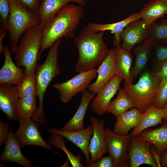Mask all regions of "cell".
<instances>
[{
  "instance_id": "6da1fadb",
  "label": "cell",
  "mask_w": 167,
  "mask_h": 167,
  "mask_svg": "<svg viewBox=\"0 0 167 167\" xmlns=\"http://www.w3.org/2000/svg\"><path fill=\"white\" fill-rule=\"evenodd\" d=\"M83 6L79 4H67L50 20L42 30L39 58L43 51L50 48L58 39L74 37L75 31L84 16Z\"/></svg>"
},
{
  "instance_id": "7a4b0ae2",
  "label": "cell",
  "mask_w": 167,
  "mask_h": 167,
  "mask_svg": "<svg viewBox=\"0 0 167 167\" xmlns=\"http://www.w3.org/2000/svg\"><path fill=\"white\" fill-rule=\"evenodd\" d=\"M103 32H92L85 26L79 35L74 38L79 54L75 68L76 73L95 68L108 55L110 50L104 41Z\"/></svg>"
},
{
  "instance_id": "3957f363",
  "label": "cell",
  "mask_w": 167,
  "mask_h": 167,
  "mask_svg": "<svg viewBox=\"0 0 167 167\" xmlns=\"http://www.w3.org/2000/svg\"><path fill=\"white\" fill-rule=\"evenodd\" d=\"M62 39L57 41L49 48L46 59L43 63L37 65L36 69V95L38 99V107L32 119L39 126L46 124L43 101L45 94L49 84L60 73L58 65V47Z\"/></svg>"
},
{
  "instance_id": "277c9868",
  "label": "cell",
  "mask_w": 167,
  "mask_h": 167,
  "mask_svg": "<svg viewBox=\"0 0 167 167\" xmlns=\"http://www.w3.org/2000/svg\"><path fill=\"white\" fill-rule=\"evenodd\" d=\"M10 13L8 28L11 52L14 54L22 35L31 28L39 25L37 12L20 4L16 0H9Z\"/></svg>"
},
{
  "instance_id": "5b68a950",
  "label": "cell",
  "mask_w": 167,
  "mask_h": 167,
  "mask_svg": "<svg viewBox=\"0 0 167 167\" xmlns=\"http://www.w3.org/2000/svg\"><path fill=\"white\" fill-rule=\"evenodd\" d=\"M161 81L156 72L145 71L136 84L125 82L123 89L135 107L143 113L154 104Z\"/></svg>"
},
{
  "instance_id": "8992f818",
  "label": "cell",
  "mask_w": 167,
  "mask_h": 167,
  "mask_svg": "<svg viewBox=\"0 0 167 167\" xmlns=\"http://www.w3.org/2000/svg\"><path fill=\"white\" fill-rule=\"evenodd\" d=\"M42 29L39 25L32 27L21 36L14 54L15 64L25 68L27 75L36 71L39 59Z\"/></svg>"
},
{
  "instance_id": "52a82bcc",
  "label": "cell",
  "mask_w": 167,
  "mask_h": 167,
  "mask_svg": "<svg viewBox=\"0 0 167 167\" xmlns=\"http://www.w3.org/2000/svg\"><path fill=\"white\" fill-rule=\"evenodd\" d=\"M105 132L109 155L112 159L115 167L130 166L128 151L131 136L130 135H119L108 128L105 129Z\"/></svg>"
},
{
  "instance_id": "ba28073f",
  "label": "cell",
  "mask_w": 167,
  "mask_h": 167,
  "mask_svg": "<svg viewBox=\"0 0 167 167\" xmlns=\"http://www.w3.org/2000/svg\"><path fill=\"white\" fill-rule=\"evenodd\" d=\"M78 73L66 82L53 84L59 92V99L62 102L68 103L76 94L85 90L97 75L95 68Z\"/></svg>"
},
{
  "instance_id": "9c48e42d",
  "label": "cell",
  "mask_w": 167,
  "mask_h": 167,
  "mask_svg": "<svg viewBox=\"0 0 167 167\" xmlns=\"http://www.w3.org/2000/svg\"><path fill=\"white\" fill-rule=\"evenodd\" d=\"M19 120V127L14 135L21 148L27 145H35L62 156L53 149L50 144L44 140L39 130L38 125L32 118Z\"/></svg>"
},
{
  "instance_id": "30bf717a",
  "label": "cell",
  "mask_w": 167,
  "mask_h": 167,
  "mask_svg": "<svg viewBox=\"0 0 167 167\" xmlns=\"http://www.w3.org/2000/svg\"><path fill=\"white\" fill-rule=\"evenodd\" d=\"M93 130L91 124L87 128L80 130L68 131L52 127L48 130V132L51 134L65 138L77 146L85 156V160L83 161V163L87 165L91 161L89 146Z\"/></svg>"
},
{
  "instance_id": "8fae6325",
  "label": "cell",
  "mask_w": 167,
  "mask_h": 167,
  "mask_svg": "<svg viewBox=\"0 0 167 167\" xmlns=\"http://www.w3.org/2000/svg\"><path fill=\"white\" fill-rule=\"evenodd\" d=\"M152 144L145 141L139 135L131 136L128 155L131 167H138L147 164L152 167H158L150 151Z\"/></svg>"
},
{
  "instance_id": "7c38bea8",
  "label": "cell",
  "mask_w": 167,
  "mask_h": 167,
  "mask_svg": "<svg viewBox=\"0 0 167 167\" xmlns=\"http://www.w3.org/2000/svg\"><path fill=\"white\" fill-rule=\"evenodd\" d=\"M122 79L116 75L113 77L94 97L91 103L92 110L97 114L103 115L107 112L112 98L120 89Z\"/></svg>"
},
{
  "instance_id": "4fadbf2b",
  "label": "cell",
  "mask_w": 167,
  "mask_h": 167,
  "mask_svg": "<svg viewBox=\"0 0 167 167\" xmlns=\"http://www.w3.org/2000/svg\"><path fill=\"white\" fill-rule=\"evenodd\" d=\"M148 27L142 19L130 23L120 35V39L123 41L122 48L130 52L135 45L141 44L148 39Z\"/></svg>"
},
{
  "instance_id": "5bb4252c",
  "label": "cell",
  "mask_w": 167,
  "mask_h": 167,
  "mask_svg": "<svg viewBox=\"0 0 167 167\" xmlns=\"http://www.w3.org/2000/svg\"><path fill=\"white\" fill-rule=\"evenodd\" d=\"M90 120L93 128L89 146L91 158L90 163H92L101 158L108 152V150L105 135V120H98L94 117H91Z\"/></svg>"
},
{
  "instance_id": "9a60e30c",
  "label": "cell",
  "mask_w": 167,
  "mask_h": 167,
  "mask_svg": "<svg viewBox=\"0 0 167 167\" xmlns=\"http://www.w3.org/2000/svg\"><path fill=\"white\" fill-rule=\"evenodd\" d=\"M115 49L110 50L107 57L96 70L97 78L96 81L91 84L88 88L94 94L98 93L114 76L116 75L115 66Z\"/></svg>"
},
{
  "instance_id": "2e32d148",
  "label": "cell",
  "mask_w": 167,
  "mask_h": 167,
  "mask_svg": "<svg viewBox=\"0 0 167 167\" xmlns=\"http://www.w3.org/2000/svg\"><path fill=\"white\" fill-rule=\"evenodd\" d=\"M11 54L8 45L5 46L3 53L4 62L0 70V84L17 85L25 77L22 68L14 62Z\"/></svg>"
},
{
  "instance_id": "e0dca14e",
  "label": "cell",
  "mask_w": 167,
  "mask_h": 167,
  "mask_svg": "<svg viewBox=\"0 0 167 167\" xmlns=\"http://www.w3.org/2000/svg\"><path fill=\"white\" fill-rule=\"evenodd\" d=\"M0 109L9 120H18L16 108L19 99L17 85L0 84Z\"/></svg>"
},
{
  "instance_id": "ac0fdd59",
  "label": "cell",
  "mask_w": 167,
  "mask_h": 167,
  "mask_svg": "<svg viewBox=\"0 0 167 167\" xmlns=\"http://www.w3.org/2000/svg\"><path fill=\"white\" fill-rule=\"evenodd\" d=\"M71 2L83 6L86 4L85 0H41L37 11L40 19L39 25L43 30L58 11L65 5Z\"/></svg>"
},
{
  "instance_id": "d6986e66",
  "label": "cell",
  "mask_w": 167,
  "mask_h": 167,
  "mask_svg": "<svg viewBox=\"0 0 167 167\" xmlns=\"http://www.w3.org/2000/svg\"><path fill=\"white\" fill-rule=\"evenodd\" d=\"M5 144L4 150L0 156V161L12 162L25 167L33 166L32 162L23 154L21 148L11 129Z\"/></svg>"
},
{
  "instance_id": "ffe728a7",
  "label": "cell",
  "mask_w": 167,
  "mask_h": 167,
  "mask_svg": "<svg viewBox=\"0 0 167 167\" xmlns=\"http://www.w3.org/2000/svg\"><path fill=\"white\" fill-rule=\"evenodd\" d=\"M141 19L139 12L132 14L127 18L122 21L109 24H101L91 23L86 26L89 30L94 32L110 31L114 35L113 45L116 47L120 45V35L123 30L130 23Z\"/></svg>"
},
{
  "instance_id": "44dd1931",
  "label": "cell",
  "mask_w": 167,
  "mask_h": 167,
  "mask_svg": "<svg viewBox=\"0 0 167 167\" xmlns=\"http://www.w3.org/2000/svg\"><path fill=\"white\" fill-rule=\"evenodd\" d=\"M143 113L135 107L129 110L116 117V121L113 126V131L122 135H127L129 131L135 128L139 124Z\"/></svg>"
},
{
  "instance_id": "7402d4cb",
  "label": "cell",
  "mask_w": 167,
  "mask_h": 167,
  "mask_svg": "<svg viewBox=\"0 0 167 167\" xmlns=\"http://www.w3.org/2000/svg\"><path fill=\"white\" fill-rule=\"evenodd\" d=\"M93 92L85 90L81 92L80 102L76 113L62 129L71 131L84 128V119L85 115L91 101L94 97Z\"/></svg>"
},
{
  "instance_id": "603a6c76",
  "label": "cell",
  "mask_w": 167,
  "mask_h": 167,
  "mask_svg": "<svg viewBox=\"0 0 167 167\" xmlns=\"http://www.w3.org/2000/svg\"><path fill=\"white\" fill-rule=\"evenodd\" d=\"M115 66L116 74L125 82L132 84L131 77L133 58L130 52L123 49L120 45L115 48Z\"/></svg>"
},
{
  "instance_id": "cb8c5ba5",
  "label": "cell",
  "mask_w": 167,
  "mask_h": 167,
  "mask_svg": "<svg viewBox=\"0 0 167 167\" xmlns=\"http://www.w3.org/2000/svg\"><path fill=\"white\" fill-rule=\"evenodd\" d=\"M164 109L156 107L154 104L149 107L143 113L140 121L138 125L131 132V136L139 135L147 128L163 124Z\"/></svg>"
},
{
  "instance_id": "d4e9b609",
  "label": "cell",
  "mask_w": 167,
  "mask_h": 167,
  "mask_svg": "<svg viewBox=\"0 0 167 167\" xmlns=\"http://www.w3.org/2000/svg\"><path fill=\"white\" fill-rule=\"evenodd\" d=\"M142 140L149 143L155 147L158 154L167 149V123L154 130H144L139 135Z\"/></svg>"
},
{
  "instance_id": "484cf974",
  "label": "cell",
  "mask_w": 167,
  "mask_h": 167,
  "mask_svg": "<svg viewBox=\"0 0 167 167\" xmlns=\"http://www.w3.org/2000/svg\"><path fill=\"white\" fill-rule=\"evenodd\" d=\"M139 13L141 19L149 26L167 13V1L151 0L144 5Z\"/></svg>"
},
{
  "instance_id": "4316f807",
  "label": "cell",
  "mask_w": 167,
  "mask_h": 167,
  "mask_svg": "<svg viewBox=\"0 0 167 167\" xmlns=\"http://www.w3.org/2000/svg\"><path fill=\"white\" fill-rule=\"evenodd\" d=\"M153 44L150 39H147L141 45L135 48V62L131 70L132 80L137 78L146 67L151 55Z\"/></svg>"
},
{
  "instance_id": "83f0119b",
  "label": "cell",
  "mask_w": 167,
  "mask_h": 167,
  "mask_svg": "<svg viewBox=\"0 0 167 167\" xmlns=\"http://www.w3.org/2000/svg\"><path fill=\"white\" fill-rule=\"evenodd\" d=\"M135 107V103L128 96L124 90L120 89L116 98L110 103L107 112L116 117Z\"/></svg>"
},
{
  "instance_id": "f1b7e54d",
  "label": "cell",
  "mask_w": 167,
  "mask_h": 167,
  "mask_svg": "<svg viewBox=\"0 0 167 167\" xmlns=\"http://www.w3.org/2000/svg\"><path fill=\"white\" fill-rule=\"evenodd\" d=\"M36 96V95H34L19 98L16 108L18 119H27L32 118L38 109Z\"/></svg>"
},
{
  "instance_id": "f546056e",
  "label": "cell",
  "mask_w": 167,
  "mask_h": 167,
  "mask_svg": "<svg viewBox=\"0 0 167 167\" xmlns=\"http://www.w3.org/2000/svg\"><path fill=\"white\" fill-rule=\"evenodd\" d=\"M49 140V143L52 146L60 149L65 153L72 167H84L82 164L84 161L81 156L79 154L77 156H75L70 151L66 145L62 137L51 134Z\"/></svg>"
},
{
  "instance_id": "4dcf8cb0",
  "label": "cell",
  "mask_w": 167,
  "mask_h": 167,
  "mask_svg": "<svg viewBox=\"0 0 167 167\" xmlns=\"http://www.w3.org/2000/svg\"><path fill=\"white\" fill-rule=\"evenodd\" d=\"M17 87L19 98L36 95V71H32L25 75L24 79L17 85Z\"/></svg>"
},
{
  "instance_id": "1f68e13d",
  "label": "cell",
  "mask_w": 167,
  "mask_h": 167,
  "mask_svg": "<svg viewBox=\"0 0 167 167\" xmlns=\"http://www.w3.org/2000/svg\"><path fill=\"white\" fill-rule=\"evenodd\" d=\"M148 39L153 43L167 42V21L162 19L161 22H154L149 26Z\"/></svg>"
},
{
  "instance_id": "d6a6232c",
  "label": "cell",
  "mask_w": 167,
  "mask_h": 167,
  "mask_svg": "<svg viewBox=\"0 0 167 167\" xmlns=\"http://www.w3.org/2000/svg\"><path fill=\"white\" fill-rule=\"evenodd\" d=\"M10 8L9 0H0V29L7 31Z\"/></svg>"
},
{
  "instance_id": "836d02e7",
  "label": "cell",
  "mask_w": 167,
  "mask_h": 167,
  "mask_svg": "<svg viewBox=\"0 0 167 167\" xmlns=\"http://www.w3.org/2000/svg\"><path fill=\"white\" fill-rule=\"evenodd\" d=\"M167 104V79L161 81L154 105L163 109Z\"/></svg>"
},
{
  "instance_id": "e575fe53",
  "label": "cell",
  "mask_w": 167,
  "mask_h": 167,
  "mask_svg": "<svg viewBox=\"0 0 167 167\" xmlns=\"http://www.w3.org/2000/svg\"><path fill=\"white\" fill-rule=\"evenodd\" d=\"M155 47V58L160 63L167 61V45H157L153 43Z\"/></svg>"
},
{
  "instance_id": "d590c367",
  "label": "cell",
  "mask_w": 167,
  "mask_h": 167,
  "mask_svg": "<svg viewBox=\"0 0 167 167\" xmlns=\"http://www.w3.org/2000/svg\"><path fill=\"white\" fill-rule=\"evenodd\" d=\"M88 167H115L114 163L109 155L106 157H102L94 162L87 165Z\"/></svg>"
},
{
  "instance_id": "8d00e7d4",
  "label": "cell",
  "mask_w": 167,
  "mask_h": 167,
  "mask_svg": "<svg viewBox=\"0 0 167 167\" xmlns=\"http://www.w3.org/2000/svg\"><path fill=\"white\" fill-rule=\"evenodd\" d=\"M9 125L8 123H6L0 121V145H2L6 143L9 133Z\"/></svg>"
},
{
  "instance_id": "74e56055",
  "label": "cell",
  "mask_w": 167,
  "mask_h": 167,
  "mask_svg": "<svg viewBox=\"0 0 167 167\" xmlns=\"http://www.w3.org/2000/svg\"><path fill=\"white\" fill-rule=\"evenodd\" d=\"M23 6L37 12L41 0H16Z\"/></svg>"
},
{
  "instance_id": "f35d334b",
  "label": "cell",
  "mask_w": 167,
  "mask_h": 167,
  "mask_svg": "<svg viewBox=\"0 0 167 167\" xmlns=\"http://www.w3.org/2000/svg\"><path fill=\"white\" fill-rule=\"evenodd\" d=\"M160 64L159 69L156 73L157 77L162 81L167 79V61Z\"/></svg>"
},
{
  "instance_id": "ab89813d",
  "label": "cell",
  "mask_w": 167,
  "mask_h": 167,
  "mask_svg": "<svg viewBox=\"0 0 167 167\" xmlns=\"http://www.w3.org/2000/svg\"><path fill=\"white\" fill-rule=\"evenodd\" d=\"M160 163L161 167L167 166V149L163 152L161 155Z\"/></svg>"
},
{
  "instance_id": "60d3db41",
  "label": "cell",
  "mask_w": 167,
  "mask_h": 167,
  "mask_svg": "<svg viewBox=\"0 0 167 167\" xmlns=\"http://www.w3.org/2000/svg\"><path fill=\"white\" fill-rule=\"evenodd\" d=\"M150 149L151 154L157 163L158 167H161L160 163V156L157 153L154 146L152 144L151 146Z\"/></svg>"
},
{
  "instance_id": "b9f144b4",
  "label": "cell",
  "mask_w": 167,
  "mask_h": 167,
  "mask_svg": "<svg viewBox=\"0 0 167 167\" xmlns=\"http://www.w3.org/2000/svg\"><path fill=\"white\" fill-rule=\"evenodd\" d=\"M163 109H164V114L163 120L165 122L167 123V104Z\"/></svg>"
},
{
  "instance_id": "7bdbcfd3",
  "label": "cell",
  "mask_w": 167,
  "mask_h": 167,
  "mask_svg": "<svg viewBox=\"0 0 167 167\" xmlns=\"http://www.w3.org/2000/svg\"></svg>"
},
{
  "instance_id": "ee69618b",
  "label": "cell",
  "mask_w": 167,
  "mask_h": 167,
  "mask_svg": "<svg viewBox=\"0 0 167 167\" xmlns=\"http://www.w3.org/2000/svg\"><path fill=\"white\" fill-rule=\"evenodd\" d=\"M167 1V0H166Z\"/></svg>"
}]
</instances>
